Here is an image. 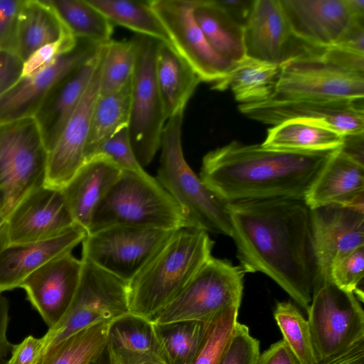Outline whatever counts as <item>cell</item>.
I'll use <instances>...</instances> for the list:
<instances>
[{
	"label": "cell",
	"mask_w": 364,
	"mask_h": 364,
	"mask_svg": "<svg viewBox=\"0 0 364 364\" xmlns=\"http://www.w3.org/2000/svg\"><path fill=\"white\" fill-rule=\"evenodd\" d=\"M239 308L227 309L208 323L191 364H220L237 323Z\"/></svg>",
	"instance_id": "obj_39"
},
{
	"label": "cell",
	"mask_w": 364,
	"mask_h": 364,
	"mask_svg": "<svg viewBox=\"0 0 364 364\" xmlns=\"http://www.w3.org/2000/svg\"><path fill=\"white\" fill-rule=\"evenodd\" d=\"M245 270L213 256L184 289L151 321L157 326L198 321L208 323L223 311L240 308Z\"/></svg>",
	"instance_id": "obj_7"
},
{
	"label": "cell",
	"mask_w": 364,
	"mask_h": 364,
	"mask_svg": "<svg viewBox=\"0 0 364 364\" xmlns=\"http://www.w3.org/2000/svg\"><path fill=\"white\" fill-rule=\"evenodd\" d=\"M104 45L85 64L51 89L34 115L48 152L79 105L100 61Z\"/></svg>",
	"instance_id": "obj_23"
},
{
	"label": "cell",
	"mask_w": 364,
	"mask_h": 364,
	"mask_svg": "<svg viewBox=\"0 0 364 364\" xmlns=\"http://www.w3.org/2000/svg\"><path fill=\"white\" fill-rule=\"evenodd\" d=\"M43 350V337L28 336L21 343L14 346L7 364H37Z\"/></svg>",
	"instance_id": "obj_45"
},
{
	"label": "cell",
	"mask_w": 364,
	"mask_h": 364,
	"mask_svg": "<svg viewBox=\"0 0 364 364\" xmlns=\"http://www.w3.org/2000/svg\"><path fill=\"white\" fill-rule=\"evenodd\" d=\"M113 323H96L48 346L37 364L95 363L106 350Z\"/></svg>",
	"instance_id": "obj_32"
},
{
	"label": "cell",
	"mask_w": 364,
	"mask_h": 364,
	"mask_svg": "<svg viewBox=\"0 0 364 364\" xmlns=\"http://www.w3.org/2000/svg\"><path fill=\"white\" fill-rule=\"evenodd\" d=\"M244 43L247 57L277 65L296 54L299 41L280 0H254L244 26Z\"/></svg>",
	"instance_id": "obj_20"
},
{
	"label": "cell",
	"mask_w": 364,
	"mask_h": 364,
	"mask_svg": "<svg viewBox=\"0 0 364 364\" xmlns=\"http://www.w3.org/2000/svg\"><path fill=\"white\" fill-rule=\"evenodd\" d=\"M106 351L114 364H168L156 326L131 316L112 324Z\"/></svg>",
	"instance_id": "obj_26"
},
{
	"label": "cell",
	"mask_w": 364,
	"mask_h": 364,
	"mask_svg": "<svg viewBox=\"0 0 364 364\" xmlns=\"http://www.w3.org/2000/svg\"><path fill=\"white\" fill-rule=\"evenodd\" d=\"M173 231L117 225L87 233L81 259L129 282Z\"/></svg>",
	"instance_id": "obj_12"
},
{
	"label": "cell",
	"mask_w": 364,
	"mask_h": 364,
	"mask_svg": "<svg viewBox=\"0 0 364 364\" xmlns=\"http://www.w3.org/2000/svg\"><path fill=\"white\" fill-rule=\"evenodd\" d=\"M363 133L343 135V143L341 147L343 152L362 164H363Z\"/></svg>",
	"instance_id": "obj_52"
},
{
	"label": "cell",
	"mask_w": 364,
	"mask_h": 364,
	"mask_svg": "<svg viewBox=\"0 0 364 364\" xmlns=\"http://www.w3.org/2000/svg\"><path fill=\"white\" fill-rule=\"evenodd\" d=\"M109 362L111 363V364H114L112 362H111L109 359H108Z\"/></svg>",
	"instance_id": "obj_57"
},
{
	"label": "cell",
	"mask_w": 364,
	"mask_h": 364,
	"mask_svg": "<svg viewBox=\"0 0 364 364\" xmlns=\"http://www.w3.org/2000/svg\"><path fill=\"white\" fill-rule=\"evenodd\" d=\"M316 364H364V338Z\"/></svg>",
	"instance_id": "obj_49"
},
{
	"label": "cell",
	"mask_w": 364,
	"mask_h": 364,
	"mask_svg": "<svg viewBox=\"0 0 364 364\" xmlns=\"http://www.w3.org/2000/svg\"><path fill=\"white\" fill-rule=\"evenodd\" d=\"M114 26H123L157 41L171 44L168 35L152 9L150 0H87Z\"/></svg>",
	"instance_id": "obj_34"
},
{
	"label": "cell",
	"mask_w": 364,
	"mask_h": 364,
	"mask_svg": "<svg viewBox=\"0 0 364 364\" xmlns=\"http://www.w3.org/2000/svg\"><path fill=\"white\" fill-rule=\"evenodd\" d=\"M218 4L235 21L244 27L254 0H215Z\"/></svg>",
	"instance_id": "obj_50"
},
{
	"label": "cell",
	"mask_w": 364,
	"mask_h": 364,
	"mask_svg": "<svg viewBox=\"0 0 364 364\" xmlns=\"http://www.w3.org/2000/svg\"><path fill=\"white\" fill-rule=\"evenodd\" d=\"M240 266L274 280L306 311L318 280L310 208L304 200L228 202Z\"/></svg>",
	"instance_id": "obj_1"
},
{
	"label": "cell",
	"mask_w": 364,
	"mask_h": 364,
	"mask_svg": "<svg viewBox=\"0 0 364 364\" xmlns=\"http://www.w3.org/2000/svg\"><path fill=\"white\" fill-rule=\"evenodd\" d=\"M0 364H7V360L5 358L0 359Z\"/></svg>",
	"instance_id": "obj_56"
},
{
	"label": "cell",
	"mask_w": 364,
	"mask_h": 364,
	"mask_svg": "<svg viewBox=\"0 0 364 364\" xmlns=\"http://www.w3.org/2000/svg\"><path fill=\"white\" fill-rule=\"evenodd\" d=\"M105 46V45H104ZM101 57L76 109L48 152L44 185L62 189L85 162V151L92 110L99 96Z\"/></svg>",
	"instance_id": "obj_18"
},
{
	"label": "cell",
	"mask_w": 364,
	"mask_h": 364,
	"mask_svg": "<svg viewBox=\"0 0 364 364\" xmlns=\"http://www.w3.org/2000/svg\"><path fill=\"white\" fill-rule=\"evenodd\" d=\"M82 261L71 252L55 257L31 274L21 284L27 299L48 328L68 309L80 282Z\"/></svg>",
	"instance_id": "obj_19"
},
{
	"label": "cell",
	"mask_w": 364,
	"mask_h": 364,
	"mask_svg": "<svg viewBox=\"0 0 364 364\" xmlns=\"http://www.w3.org/2000/svg\"><path fill=\"white\" fill-rule=\"evenodd\" d=\"M7 220L9 245L46 240L75 225L62 190L45 185L23 198Z\"/></svg>",
	"instance_id": "obj_16"
},
{
	"label": "cell",
	"mask_w": 364,
	"mask_h": 364,
	"mask_svg": "<svg viewBox=\"0 0 364 364\" xmlns=\"http://www.w3.org/2000/svg\"><path fill=\"white\" fill-rule=\"evenodd\" d=\"M256 364H299L286 342L282 339L260 353Z\"/></svg>",
	"instance_id": "obj_47"
},
{
	"label": "cell",
	"mask_w": 364,
	"mask_h": 364,
	"mask_svg": "<svg viewBox=\"0 0 364 364\" xmlns=\"http://www.w3.org/2000/svg\"><path fill=\"white\" fill-rule=\"evenodd\" d=\"M274 316L299 364H316L308 321L291 302H278Z\"/></svg>",
	"instance_id": "obj_38"
},
{
	"label": "cell",
	"mask_w": 364,
	"mask_h": 364,
	"mask_svg": "<svg viewBox=\"0 0 364 364\" xmlns=\"http://www.w3.org/2000/svg\"><path fill=\"white\" fill-rule=\"evenodd\" d=\"M9 321V304L7 298L0 294V359L6 358L11 353L14 344L7 337Z\"/></svg>",
	"instance_id": "obj_51"
},
{
	"label": "cell",
	"mask_w": 364,
	"mask_h": 364,
	"mask_svg": "<svg viewBox=\"0 0 364 364\" xmlns=\"http://www.w3.org/2000/svg\"><path fill=\"white\" fill-rule=\"evenodd\" d=\"M82 261V269L75 293L60 321L43 336L44 350L96 323L114 322L130 316L128 282Z\"/></svg>",
	"instance_id": "obj_10"
},
{
	"label": "cell",
	"mask_w": 364,
	"mask_h": 364,
	"mask_svg": "<svg viewBox=\"0 0 364 364\" xmlns=\"http://www.w3.org/2000/svg\"><path fill=\"white\" fill-rule=\"evenodd\" d=\"M76 43L77 38L73 35H68L40 48L23 63L21 77L31 76L48 66L60 55L72 49Z\"/></svg>",
	"instance_id": "obj_43"
},
{
	"label": "cell",
	"mask_w": 364,
	"mask_h": 364,
	"mask_svg": "<svg viewBox=\"0 0 364 364\" xmlns=\"http://www.w3.org/2000/svg\"><path fill=\"white\" fill-rule=\"evenodd\" d=\"M21 0H0V50L11 51L15 21Z\"/></svg>",
	"instance_id": "obj_44"
},
{
	"label": "cell",
	"mask_w": 364,
	"mask_h": 364,
	"mask_svg": "<svg viewBox=\"0 0 364 364\" xmlns=\"http://www.w3.org/2000/svg\"><path fill=\"white\" fill-rule=\"evenodd\" d=\"M310 211L318 282L330 279L336 258L364 246V208L329 204Z\"/></svg>",
	"instance_id": "obj_17"
},
{
	"label": "cell",
	"mask_w": 364,
	"mask_h": 364,
	"mask_svg": "<svg viewBox=\"0 0 364 364\" xmlns=\"http://www.w3.org/2000/svg\"><path fill=\"white\" fill-rule=\"evenodd\" d=\"M96 155L107 157L122 171L139 172L144 170L134 152L127 127L122 129L110 137Z\"/></svg>",
	"instance_id": "obj_42"
},
{
	"label": "cell",
	"mask_w": 364,
	"mask_h": 364,
	"mask_svg": "<svg viewBox=\"0 0 364 364\" xmlns=\"http://www.w3.org/2000/svg\"><path fill=\"white\" fill-rule=\"evenodd\" d=\"M343 135L321 124L306 120H290L272 126L261 144L270 149L321 151L340 149Z\"/></svg>",
	"instance_id": "obj_30"
},
{
	"label": "cell",
	"mask_w": 364,
	"mask_h": 364,
	"mask_svg": "<svg viewBox=\"0 0 364 364\" xmlns=\"http://www.w3.org/2000/svg\"><path fill=\"white\" fill-rule=\"evenodd\" d=\"M333 46L364 55V21H355Z\"/></svg>",
	"instance_id": "obj_48"
},
{
	"label": "cell",
	"mask_w": 364,
	"mask_h": 364,
	"mask_svg": "<svg viewBox=\"0 0 364 364\" xmlns=\"http://www.w3.org/2000/svg\"><path fill=\"white\" fill-rule=\"evenodd\" d=\"M9 225L7 216L0 213V254L9 245Z\"/></svg>",
	"instance_id": "obj_54"
},
{
	"label": "cell",
	"mask_w": 364,
	"mask_h": 364,
	"mask_svg": "<svg viewBox=\"0 0 364 364\" xmlns=\"http://www.w3.org/2000/svg\"><path fill=\"white\" fill-rule=\"evenodd\" d=\"M5 206H6V203H5L4 197L2 195V193L0 192V213L5 215Z\"/></svg>",
	"instance_id": "obj_55"
},
{
	"label": "cell",
	"mask_w": 364,
	"mask_h": 364,
	"mask_svg": "<svg viewBox=\"0 0 364 364\" xmlns=\"http://www.w3.org/2000/svg\"><path fill=\"white\" fill-rule=\"evenodd\" d=\"M136 55L131 41L111 40L104 46L101 62L99 96L120 90L132 77Z\"/></svg>",
	"instance_id": "obj_37"
},
{
	"label": "cell",
	"mask_w": 364,
	"mask_h": 364,
	"mask_svg": "<svg viewBox=\"0 0 364 364\" xmlns=\"http://www.w3.org/2000/svg\"><path fill=\"white\" fill-rule=\"evenodd\" d=\"M307 311L317 362L364 338V312L359 300L331 279L316 282Z\"/></svg>",
	"instance_id": "obj_11"
},
{
	"label": "cell",
	"mask_w": 364,
	"mask_h": 364,
	"mask_svg": "<svg viewBox=\"0 0 364 364\" xmlns=\"http://www.w3.org/2000/svg\"><path fill=\"white\" fill-rule=\"evenodd\" d=\"M336 150H282L232 141L203 156L199 177L226 202L273 198L304 200Z\"/></svg>",
	"instance_id": "obj_2"
},
{
	"label": "cell",
	"mask_w": 364,
	"mask_h": 364,
	"mask_svg": "<svg viewBox=\"0 0 364 364\" xmlns=\"http://www.w3.org/2000/svg\"><path fill=\"white\" fill-rule=\"evenodd\" d=\"M364 98V74L351 71L328 57L321 47L303 43L299 52L279 65L269 100H331Z\"/></svg>",
	"instance_id": "obj_6"
},
{
	"label": "cell",
	"mask_w": 364,
	"mask_h": 364,
	"mask_svg": "<svg viewBox=\"0 0 364 364\" xmlns=\"http://www.w3.org/2000/svg\"><path fill=\"white\" fill-rule=\"evenodd\" d=\"M130 103L131 81L119 90L98 96L92 114L85 161L95 156L110 137L128 127Z\"/></svg>",
	"instance_id": "obj_33"
},
{
	"label": "cell",
	"mask_w": 364,
	"mask_h": 364,
	"mask_svg": "<svg viewBox=\"0 0 364 364\" xmlns=\"http://www.w3.org/2000/svg\"><path fill=\"white\" fill-rule=\"evenodd\" d=\"M184 112L169 117L161 134L156 179L179 206L188 226L231 236L228 202L201 181L187 163L181 133Z\"/></svg>",
	"instance_id": "obj_4"
},
{
	"label": "cell",
	"mask_w": 364,
	"mask_h": 364,
	"mask_svg": "<svg viewBox=\"0 0 364 364\" xmlns=\"http://www.w3.org/2000/svg\"><path fill=\"white\" fill-rule=\"evenodd\" d=\"M310 208L335 204L364 208V165L341 148L328 159L305 196Z\"/></svg>",
	"instance_id": "obj_24"
},
{
	"label": "cell",
	"mask_w": 364,
	"mask_h": 364,
	"mask_svg": "<svg viewBox=\"0 0 364 364\" xmlns=\"http://www.w3.org/2000/svg\"><path fill=\"white\" fill-rule=\"evenodd\" d=\"M108 364H111V363L109 362V360H108Z\"/></svg>",
	"instance_id": "obj_58"
},
{
	"label": "cell",
	"mask_w": 364,
	"mask_h": 364,
	"mask_svg": "<svg viewBox=\"0 0 364 364\" xmlns=\"http://www.w3.org/2000/svg\"><path fill=\"white\" fill-rule=\"evenodd\" d=\"M117 225L167 230L188 226L177 203L145 170L122 171L96 208L87 233Z\"/></svg>",
	"instance_id": "obj_5"
},
{
	"label": "cell",
	"mask_w": 364,
	"mask_h": 364,
	"mask_svg": "<svg viewBox=\"0 0 364 364\" xmlns=\"http://www.w3.org/2000/svg\"><path fill=\"white\" fill-rule=\"evenodd\" d=\"M364 246L358 247L336 258L330 267V279L338 288L358 294L363 282Z\"/></svg>",
	"instance_id": "obj_40"
},
{
	"label": "cell",
	"mask_w": 364,
	"mask_h": 364,
	"mask_svg": "<svg viewBox=\"0 0 364 364\" xmlns=\"http://www.w3.org/2000/svg\"><path fill=\"white\" fill-rule=\"evenodd\" d=\"M72 35L48 0H21L11 52L24 62L40 48Z\"/></svg>",
	"instance_id": "obj_27"
},
{
	"label": "cell",
	"mask_w": 364,
	"mask_h": 364,
	"mask_svg": "<svg viewBox=\"0 0 364 364\" xmlns=\"http://www.w3.org/2000/svg\"><path fill=\"white\" fill-rule=\"evenodd\" d=\"M136 63L131 80L128 133L134 152L144 168L160 149L167 117L156 77V56L159 41L136 34L130 40Z\"/></svg>",
	"instance_id": "obj_8"
},
{
	"label": "cell",
	"mask_w": 364,
	"mask_h": 364,
	"mask_svg": "<svg viewBox=\"0 0 364 364\" xmlns=\"http://www.w3.org/2000/svg\"><path fill=\"white\" fill-rule=\"evenodd\" d=\"M355 21H364V0H346Z\"/></svg>",
	"instance_id": "obj_53"
},
{
	"label": "cell",
	"mask_w": 364,
	"mask_h": 364,
	"mask_svg": "<svg viewBox=\"0 0 364 364\" xmlns=\"http://www.w3.org/2000/svg\"><path fill=\"white\" fill-rule=\"evenodd\" d=\"M279 73V65L246 56L211 88L219 91L230 89L240 104L257 103L272 97Z\"/></svg>",
	"instance_id": "obj_31"
},
{
	"label": "cell",
	"mask_w": 364,
	"mask_h": 364,
	"mask_svg": "<svg viewBox=\"0 0 364 364\" xmlns=\"http://www.w3.org/2000/svg\"><path fill=\"white\" fill-rule=\"evenodd\" d=\"M363 99L267 100L240 104L238 109L251 119L272 126L290 120H306L321 124L346 135L364 132Z\"/></svg>",
	"instance_id": "obj_14"
},
{
	"label": "cell",
	"mask_w": 364,
	"mask_h": 364,
	"mask_svg": "<svg viewBox=\"0 0 364 364\" xmlns=\"http://www.w3.org/2000/svg\"><path fill=\"white\" fill-rule=\"evenodd\" d=\"M194 17L207 42L218 55L233 64L246 57L244 27L215 0H196Z\"/></svg>",
	"instance_id": "obj_29"
},
{
	"label": "cell",
	"mask_w": 364,
	"mask_h": 364,
	"mask_svg": "<svg viewBox=\"0 0 364 364\" xmlns=\"http://www.w3.org/2000/svg\"><path fill=\"white\" fill-rule=\"evenodd\" d=\"M87 232L73 227L57 237L36 242L8 245L0 254V294L20 288L22 282L48 262L82 243Z\"/></svg>",
	"instance_id": "obj_22"
},
{
	"label": "cell",
	"mask_w": 364,
	"mask_h": 364,
	"mask_svg": "<svg viewBox=\"0 0 364 364\" xmlns=\"http://www.w3.org/2000/svg\"><path fill=\"white\" fill-rule=\"evenodd\" d=\"M60 20L78 39L103 45L112 40L114 26L87 0H48Z\"/></svg>",
	"instance_id": "obj_35"
},
{
	"label": "cell",
	"mask_w": 364,
	"mask_h": 364,
	"mask_svg": "<svg viewBox=\"0 0 364 364\" xmlns=\"http://www.w3.org/2000/svg\"><path fill=\"white\" fill-rule=\"evenodd\" d=\"M48 151L34 117L0 123V192L5 215L44 185Z\"/></svg>",
	"instance_id": "obj_9"
},
{
	"label": "cell",
	"mask_w": 364,
	"mask_h": 364,
	"mask_svg": "<svg viewBox=\"0 0 364 364\" xmlns=\"http://www.w3.org/2000/svg\"><path fill=\"white\" fill-rule=\"evenodd\" d=\"M150 4L172 46L201 82L213 87L228 75L235 64L218 55L207 42L194 17L196 0H150Z\"/></svg>",
	"instance_id": "obj_13"
},
{
	"label": "cell",
	"mask_w": 364,
	"mask_h": 364,
	"mask_svg": "<svg viewBox=\"0 0 364 364\" xmlns=\"http://www.w3.org/2000/svg\"><path fill=\"white\" fill-rule=\"evenodd\" d=\"M102 46L77 38L75 46L50 65L31 76L20 77L0 96V123L34 117L51 89L94 56Z\"/></svg>",
	"instance_id": "obj_15"
},
{
	"label": "cell",
	"mask_w": 364,
	"mask_h": 364,
	"mask_svg": "<svg viewBox=\"0 0 364 364\" xmlns=\"http://www.w3.org/2000/svg\"><path fill=\"white\" fill-rule=\"evenodd\" d=\"M122 171L107 157L96 155L87 159L61 189L75 223L86 232L96 208Z\"/></svg>",
	"instance_id": "obj_25"
},
{
	"label": "cell",
	"mask_w": 364,
	"mask_h": 364,
	"mask_svg": "<svg viewBox=\"0 0 364 364\" xmlns=\"http://www.w3.org/2000/svg\"><path fill=\"white\" fill-rule=\"evenodd\" d=\"M208 323L188 321L163 326L155 324L168 364L192 363Z\"/></svg>",
	"instance_id": "obj_36"
},
{
	"label": "cell",
	"mask_w": 364,
	"mask_h": 364,
	"mask_svg": "<svg viewBox=\"0 0 364 364\" xmlns=\"http://www.w3.org/2000/svg\"><path fill=\"white\" fill-rule=\"evenodd\" d=\"M156 77L167 119L184 112L201 82L190 65L171 44L159 41L156 56Z\"/></svg>",
	"instance_id": "obj_28"
},
{
	"label": "cell",
	"mask_w": 364,
	"mask_h": 364,
	"mask_svg": "<svg viewBox=\"0 0 364 364\" xmlns=\"http://www.w3.org/2000/svg\"><path fill=\"white\" fill-rule=\"evenodd\" d=\"M294 38L306 45H335L355 21L346 0H280Z\"/></svg>",
	"instance_id": "obj_21"
},
{
	"label": "cell",
	"mask_w": 364,
	"mask_h": 364,
	"mask_svg": "<svg viewBox=\"0 0 364 364\" xmlns=\"http://www.w3.org/2000/svg\"><path fill=\"white\" fill-rule=\"evenodd\" d=\"M259 342L250 335L247 326L237 321L220 364H256Z\"/></svg>",
	"instance_id": "obj_41"
},
{
	"label": "cell",
	"mask_w": 364,
	"mask_h": 364,
	"mask_svg": "<svg viewBox=\"0 0 364 364\" xmlns=\"http://www.w3.org/2000/svg\"><path fill=\"white\" fill-rule=\"evenodd\" d=\"M23 63L16 54L0 50V96L20 79Z\"/></svg>",
	"instance_id": "obj_46"
},
{
	"label": "cell",
	"mask_w": 364,
	"mask_h": 364,
	"mask_svg": "<svg viewBox=\"0 0 364 364\" xmlns=\"http://www.w3.org/2000/svg\"><path fill=\"white\" fill-rule=\"evenodd\" d=\"M213 244L201 229L186 226L174 230L128 282L130 316L151 321L212 257Z\"/></svg>",
	"instance_id": "obj_3"
}]
</instances>
